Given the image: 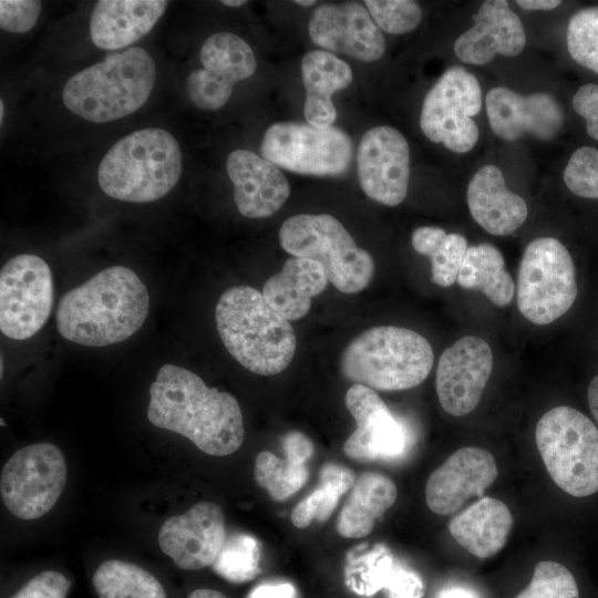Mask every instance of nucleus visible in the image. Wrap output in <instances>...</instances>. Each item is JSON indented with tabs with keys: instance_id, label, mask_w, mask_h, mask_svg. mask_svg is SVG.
<instances>
[{
	"instance_id": "obj_5",
	"label": "nucleus",
	"mask_w": 598,
	"mask_h": 598,
	"mask_svg": "<svg viewBox=\"0 0 598 598\" xmlns=\"http://www.w3.org/2000/svg\"><path fill=\"white\" fill-rule=\"evenodd\" d=\"M182 174V153L163 128L135 131L116 142L97 169L101 189L112 198L150 203L167 195Z\"/></svg>"
},
{
	"instance_id": "obj_15",
	"label": "nucleus",
	"mask_w": 598,
	"mask_h": 598,
	"mask_svg": "<svg viewBox=\"0 0 598 598\" xmlns=\"http://www.w3.org/2000/svg\"><path fill=\"white\" fill-rule=\"evenodd\" d=\"M358 177L371 199L386 206L401 204L410 178V148L406 138L391 126L368 130L359 144Z\"/></svg>"
},
{
	"instance_id": "obj_9",
	"label": "nucleus",
	"mask_w": 598,
	"mask_h": 598,
	"mask_svg": "<svg viewBox=\"0 0 598 598\" xmlns=\"http://www.w3.org/2000/svg\"><path fill=\"white\" fill-rule=\"evenodd\" d=\"M577 297L570 254L556 238L530 241L523 255L517 280V307L535 324H548L566 313Z\"/></svg>"
},
{
	"instance_id": "obj_30",
	"label": "nucleus",
	"mask_w": 598,
	"mask_h": 598,
	"mask_svg": "<svg viewBox=\"0 0 598 598\" xmlns=\"http://www.w3.org/2000/svg\"><path fill=\"white\" fill-rule=\"evenodd\" d=\"M457 283L464 289L482 291L497 307L507 306L515 292L502 252L485 243L468 247Z\"/></svg>"
},
{
	"instance_id": "obj_4",
	"label": "nucleus",
	"mask_w": 598,
	"mask_h": 598,
	"mask_svg": "<svg viewBox=\"0 0 598 598\" xmlns=\"http://www.w3.org/2000/svg\"><path fill=\"white\" fill-rule=\"evenodd\" d=\"M156 68L140 47L105 55L69 79L63 89L64 105L93 123H106L137 111L150 97Z\"/></svg>"
},
{
	"instance_id": "obj_3",
	"label": "nucleus",
	"mask_w": 598,
	"mask_h": 598,
	"mask_svg": "<svg viewBox=\"0 0 598 598\" xmlns=\"http://www.w3.org/2000/svg\"><path fill=\"white\" fill-rule=\"evenodd\" d=\"M215 320L225 348L245 369L275 375L290 364L297 348L295 330L257 289L236 286L225 290Z\"/></svg>"
},
{
	"instance_id": "obj_48",
	"label": "nucleus",
	"mask_w": 598,
	"mask_h": 598,
	"mask_svg": "<svg viewBox=\"0 0 598 598\" xmlns=\"http://www.w3.org/2000/svg\"><path fill=\"white\" fill-rule=\"evenodd\" d=\"M440 598H475V596L463 588H450L441 592Z\"/></svg>"
},
{
	"instance_id": "obj_49",
	"label": "nucleus",
	"mask_w": 598,
	"mask_h": 598,
	"mask_svg": "<svg viewBox=\"0 0 598 598\" xmlns=\"http://www.w3.org/2000/svg\"><path fill=\"white\" fill-rule=\"evenodd\" d=\"M223 4L227 6V7H240L243 4H246L247 1H244V0H224L221 1Z\"/></svg>"
},
{
	"instance_id": "obj_21",
	"label": "nucleus",
	"mask_w": 598,
	"mask_h": 598,
	"mask_svg": "<svg viewBox=\"0 0 598 598\" xmlns=\"http://www.w3.org/2000/svg\"><path fill=\"white\" fill-rule=\"evenodd\" d=\"M496 477L497 465L487 450L458 448L430 475L425 486L426 505L437 515H450L468 498L481 497Z\"/></svg>"
},
{
	"instance_id": "obj_8",
	"label": "nucleus",
	"mask_w": 598,
	"mask_h": 598,
	"mask_svg": "<svg viewBox=\"0 0 598 598\" xmlns=\"http://www.w3.org/2000/svg\"><path fill=\"white\" fill-rule=\"evenodd\" d=\"M538 452L555 484L575 497L598 492V429L570 406L546 412L535 430Z\"/></svg>"
},
{
	"instance_id": "obj_6",
	"label": "nucleus",
	"mask_w": 598,
	"mask_h": 598,
	"mask_svg": "<svg viewBox=\"0 0 598 598\" xmlns=\"http://www.w3.org/2000/svg\"><path fill=\"white\" fill-rule=\"evenodd\" d=\"M433 361L431 344L416 331L377 326L349 342L340 369L348 380L373 390L401 391L421 384Z\"/></svg>"
},
{
	"instance_id": "obj_2",
	"label": "nucleus",
	"mask_w": 598,
	"mask_h": 598,
	"mask_svg": "<svg viewBox=\"0 0 598 598\" xmlns=\"http://www.w3.org/2000/svg\"><path fill=\"white\" fill-rule=\"evenodd\" d=\"M148 306L147 289L137 275L112 266L62 296L56 329L64 339L85 347L118 343L140 330Z\"/></svg>"
},
{
	"instance_id": "obj_50",
	"label": "nucleus",
	"mask_w": 598,
	"mask_h": 598,
	"mask_svg": "<svg viewBox=\"0 0 598 598\" xmlns=\"http://www.w3.org/2000/svg\"><path fill=\"white\" fill-rule=\"evenodd\" d=\"M295 3H297L299 6L308 7V6L315 4L316 1L315 0H296Z\"/></svg>"
},
{
	"instance_id": "obj_24",
	"label": "nucleus",
	"mask_w": 598,
	"mask_h": 598,
	"mask_svg": "<svg viewBox=\"0 0 598 598\" xmlns=\"http://www.w3.org/2000/svg\"><path fill=\"white\" fill-rule=\"evenodd\" d=\"M466 197L473 219L492 235H511L527 218L526 202L507 188L501 169L494 165H485L474 174Z\"/></svg>"
},
{
	"instance_id": "obj_10",
	"label": "nucleus",
	"mask_w": 598,
	"mask_h": 598,
	"mask_svg": "<svg viewBox=\"0 0 598 598\" xmlns=\"http://www.w3.org/2000/svg\"><path fill=\"white\" fill-rule=\"evenodd\" d=\"M260 153L276 166L298 174L339 176L351 164L353 146L339 127L278 122L265 132Z\"/></svg>"
},
{
	"instance_id": "obj_51",
	"label": "nucleus",
	"mask_w": 598,
	"mask_h": 598,
	"mask_svg": "<svg viewBox=\"0 0 598 598\" xmlns=\"http://www.w3.org/2000/svg\"><path fill=\"white\" fill-rule=\"evenodd\" d=\"M3 114H4V107H3V101H0V122L3 121Z\"/></svg>"
},
{
	"instance_id": "obj_39",
	"label": "nucleus",
	"mask_w": 598,
	"mask_h": 598,
	"mask_svg": "<svg viewBox=\"0 0 598 598\" xmlns=\"http://www.w3.org/2000/svg\"><path fill=\"white\" fill-rule=\"evenodd\" d=\"M467 249L464 236L446 234L429 256L432 266L431 280L440 287H450L457 281Z\"/></svg>"
},
{
	"instance_id": "obj_23",
	"label": "nucleus",
	"mask_w": 598,
	"mask_h": 598,
	"mask_svg": "<svg viewBox=\"0 0 598 598\" xmlns=\"http://www.w3.org/2000/svg\"><path fill=\"white\" fill-rule=\"evenodd\" d=\"M473 19V27L454 42V52L462 62L483 65L496 54L515 56L524 50V27L507 1H484Z\"/></svg>"
},
{
	"instance_id": "obj_34",
	"label": "nucleus",
	"mask_w": 598,
	"mask_h": 598,
	"mask_svg": "<svg viewBox=\"0 0 598 598\" xmlns=\"http://www.w3.org/2000/svg\"><path fill=\"white\" fill-rule=\"evenodd\" d=\"M260 550L256 538L236 534L226 539L213 569L228 581L240 584L259 573Z\"/></svg>"
},
{
	"instance_id": "obj_29",
	"label": "nucleus",
	"mask_w": 598,
	"mask_h": 598,
	"mask_svg": "<svg viewBox=\"0 0 598 598\" xmlns=\"http://www.w3.org/2000/svg\"><path fill=\"white\" fill-rule=\"evenodd\" d=\"M396 496V486L390 477L375 472L361 474L338 517V533L347 538L369 535L375 520L394 504Z\"/></svg>"
},
{
	"instance_id": "obj_47",
	"label": "nucleus",
	"mask_w": 598,
	"mask_h": 598,
	"mask_svg": "<svg viewBox=\"0 0 598 598\" xmlns=\"http://www.w3.org/2000/svg\"><path fill=\"white\" fill-rule=\"evenodd\" d=\"M187 598H227L223 592L213 589H196Z\"/></svg>"
},
{
	"instance_id": "obj_19",
	"label": "nucleus",
	"mask_w": 598,
	"mask_h": 598,
	"mask_svg": "<svg viewBox=\"0 0 598 598\" xmlns=\"http://www.w3.org/2000/svg\"><path fill=\"white\" fill-rule=\"evenodd\" d=\"M308 32L316 45L361 62L377 61L385 51L380 28L369 11L354 1L319 6L309 20Z\"/></svg>"
},
{
	"instance_id": "obj_43",
	"label": "nucleus",
	"mask_w": 598,
	"mask_h": 598,
	"mask_svg": "<svg viewBox=\"0 0 598 598\" xmlns=\"http://www.w3.org/2000/svg\"><path fill=\"white\" fill-rule=\"evenodd\" d=\"M446 233L440 227L422 226L412 234V246L421 255L430 256Z\"/></svg>"
},
{
	"instance_id": "obj_32",
	"label": "nucleus",
	"mask_w": 598,
	"mask_h": 598,
	"mask_svg": "<svg viewBox=\"0 0 598 598\" xmlns=\"http://www.w3.org/2000/svg\"><path fill=\"white\" fill-rule=\"evenodd\" d=\"M355 476L348 467L326 464L320 471L318 487L305 497L291 512L290 519L297 528H306L313 520L326 522L338 505L340 497L353 486Z\"/></svg>"
},
{
	"instance_id": "obj_26",
	"label": "nucleus",
	"mask_w": 598,
	"mask_h": 598,
	"mask_svg": "<svg viewBox=\"0 0 598 598\" xmlns=\"http://www.w3.org/2000/svg\"><path fill=\"white\" fill-rule=\"evenodd\" d=\"M301 75L306 90L305 117L315 127H329L337 117L331 96L351 84L350 65L324 50L308 52L301 60Z\"/></svg>"
},
{
	"instance_id": "obj_41",
	"label": "nucleus",
	"mask_w": 598,
	"mask_h": 598,
	"mask_svg": "<svg viewBox=\"0 0 598 598\" xmlns=\"http://www.w3.org/2000/svg\"><path fill=\"white\" fill-rule=\"evenodd\" d=\"M71 581L61 573L43 571L30 579L10 598H66Z\"/></svg>"
},
{
	"instance_id": "obj_33",
	"label": "nucleus",
	"mask_w": 598,
	"mask_h": 598,
	"mask_svg": "<svg viewBox=\"0 0 598 598\" xmlns=\"http://www.w3.org/2000/svg\"><path fill=\"white\" fill-rule=\"evenodd\" d=\"M286 458L262 451L255 460V480L275 501H285L298 492L308 480V460L289 452Z\"/></svg>"
},
{
	"instance_id": "obj_45",
	"label": "nucleus",
	"mask_w": 598,
	"mask_h": 598,
	"mask_svg": "<svg viewBox=\"0 0 598 598\" xmlns=\"http://www.w3.org/2000/svg\"><path fill=\"white\" fill-rule=\"evenodd\" d=\"M516 3L525 10H550L561 2L557 0H518Z\"/></svg>"
},
{
	"instance_id": "obj_31",
	"label": "nucleus",
	"mask_w": 598,
	"mask_h": 598,
	"mask_svg": "<svg viewBox=\"0 0 598 598\" xmlns=\"http://www.w3.org/2000/svg\"><path fill=\"white\" fill-rule=\"evenodd\" d=\"M92 581L99 598H166L163 586L152 574L118 559L102 563Z\"/></svg>"
},
{
	"instance_id": "obj_12",
	"label": "nucleus",
	"mask_w": 598,
	"mask_h": 598,
	"mask_svg": "<svg viewBox=\"0 0 598 598\" xmlns=\"http://www.w3.org/2000/svg\"><path fill=\"white\" fill-rule=\"evenodd\" d=\"M481 109L477 79L462 66H452L425 95L420 126L430 141L454 153H467L478 141V127L472 117Z\"/></svg>"
},
{
	"instance_id": "obj_35",
	"label": "nucleus",
	"mask_w": 598,
	"mask_h": 598,
	"mask_svg": "<svg viewBox=\"0 0 598 598\" xmlns=\"http://www.w3.org/2000/svg\"><path fill=\"white\" fill-rule=\"evenodd\" d=\"M566 41L573 60L598 73V7L584 8L573 14Z\"/></svg>"
},
{
	"instance_id": "obj_28",
	"label": "nucleus",
	"mask_w": 598,
	"mask_h": 598,
	"mask_svg": "<svg viewBox=\"0 0 598 598\" xmlns=\"http://www.w3.org/2000/svg\"><path fill=\"white\" fill-rule=\"evenodd\" d=\"M328 281L320 264L291 257L265 282L262 296L287 320H298L307 316L311 298L322 292Z\"/></svg>"
},
{
	"instance_id": "obj_1",
	"label": "nucleus",
	"mask_w": 598,
	"mask_h": 598,
	"mask_svg": "<svg viewBox=\"0 0 598 598\" xmlns=\"http://www.w3.org/2000/svg\"><path fill=\"white\" fill-rule=\"evenodd\" d=\"M146 414L153 425L187 437L209 455L227 456L244 442L243 413L235 396L207 386L178 365L158 370Z\"/></svg>"
},
{
	"instance_id": "obj_11",
	"label": "nucleus",
	"mask_w": 598,
	"mask_h": 598,
	"mask_svg": "<svg viewBox=\"0 0 598 598\" xmlns=\"http://www.w3.org/2000/svg\"><path fill=\"white\" fill-rule=\"evenodd\" d=\"M66 482L65 460L51 443H35L14 452L0 478L4 506L18 518L43 516L58 502Z\"/></svg>"
},
{
	"instance_id": "obj_37",
	"label": "nucleus",
	"mask_w": 598,
	"mask_h": 598,
	"mask_svg": "<svg viewBox=\"0 0 598 598\" xmlns=\"http://www.w3.org/2000/svg\"><path fill=\"white\" fill-rule=\"evenodd\" d=\"M364 4L375 24L391 34L409 33L422 19V10L415 1L365 0Z\"/></svg>"
},
{
	"instance_id": "obj_42",
	"label": "nucleus",
	"mask_w": 598,
	"mask_h": 598,
	"mask_svg": "<svg viewBox=\"0 0 598 598\" xmlns=\"http://www.w3.org/2000/svg\"><path fill=\"white\" fill-rule=\"evenodd\" d=\"M573 107L586 121V130L590 137L598 141V85L584 84L573 97Z\"/></svg>"
},
{
	"instance_id": "obj_40",
	"label": "nucleus",
	"mask_w": 598,
	"mask_h": 598,
	"mask_svg": "<svg viewBox=\"0 0 598 598\" xmlns=\"http://www.w3.org/2000/svg\"><path fill=\"white\" fill-rule=\"evenodd\" d=\"M41 11V2L34 0H1L0 27L2 30L22 33L31 30Z\"/></svg>"
},
{
	"instance_id": "obj_20",
	"label": "nucleus",
	"mask_w": 598,
	"mask_h": 598,
	"mask_svg": "<svg viewBox=\"0 0 598 598\" xmlns=\"http://www.w3.org/2000/svg\"><path fill=\"white\" fill-rule=\"evenodd\" d=\"M485 106L492 131L507 142L527 134L543 141L551 140L565 121L558 101L545 92L522 95L496 86L486 94Z\"/></svg>"
},
{
	"instance_id": "obj_22",
	"label": "nucleus",
	"mask_w": 598,
	"mask_h": 598,
	"mask_svg": "<svg viewBox=\"0 0 598 598\" xmlns=\"http://www.w3.org/2000/svg\"><path fill=\"white\" fill-rule=\"evenodd\" d=\"M226 169L234 185L235 204L247 218L274 215L290 195L289 183L278 166L248 150L231 152Z\"/></svg>"
},
{
	"instance_id": "obj_27",
	"label": "nucleus",
	"mask_w": 598,
	"mask_h": 598,
	"mask_svg": "<svg viewBox=\"0 0 598 598\" xmlns=\"http://www.w3.org/2000/svg\"><path fill=\"white\" fill-rule=\"evenodd\" d=\"M513 526L507 505L493 497H482L451 519L450 534L472 555L485 559L506 544Z\"/></svg>"
},
{
	"instance_id": "obj_46",
	"label": "nucleus",
	"mask_w": 598,
	"mask_h": 598,
	"mask_svg": "<svg viewBox=\"0 0 598 598\" xmlns=\"http://www.w3.org/2000/svg\"><path fill=\"white\" fill-rule=\"evenodd\" d=\"M587 398L590 412L594 415L595 420L598 422V375L592 378V380L590 381L588 385Z\"/></svg>"
},
{
	"instance_id": "obj_44",
	"label": "nucleus",
	"mask_w": 598,
	"mask_h": 598,
	"mask_svg": "<svg viewBox=\"0 0 598 598\" xmlns=\"http://www.w3.org/2000/svg\"><path fill=\"white\" fill-rule=\"evenodd\" d=\"M246 598H298L290 582H265L256 586Z\"/></svg>"
},
{
	"instance_id": "obj_13",
	"label": "nucleus",
	"mask_w": 598,
	"mask_h": 598,
	"mask_svg": "<svg viewBox=\"0 0 598 598\" xmlns=\"http://www.w3.org/2000/svg\"><path fill=\"white\" fill-rule=\"evenodd\" d=\"M53 305V279L39 256L20 254L0 271V330L13 340H25L45 324Z\"/></svg>"
},
{
	"instance_id": "obj_36",
	"label": "nucleus",
	"mask_w": 598,
	"mask_h": 598,
	"mask_svg": "<svg viewBox=\"0 0 598 598\" xmlns=\"http://www.w3.org/2000/svg\"><path fill=\"white\" fill-rule=\"evenodd\" d=\"M515 598H579V590L567 567L544 560L536 565L529 585Z\"/></svg>"
},
{
	"instance_id": "obj_25",
	"label": "nucleus",
	"mask_w": 598,
	"mask_h": 598,
	"mask_svg": "<svg viewBox=\"0 0 598 598\" xmlns=\"http://www.w3.org/2000/svg\"><path fill=\"white\" fill-rule=\"evenodd\" d=\"M163 0H101L93 8L90 35L105 50L128 47L147 34L164 13Z\"/></svg>"
},
{
	"instance_id": "obj_14",
	"label": "nucleus",
	"mask_w": 598,
	"mask_h": 598,
	"mask_svg": "<svg viewBox=\"0 0 598 598\" xmlns=\"http://www.w3.org/2000/svg\"><path fill=\"white\" fill-rule=\"evenodd\" d=\"M199 58L204 69L188 75L186 92L197 107L207 111L223 107L231 96L234 84L250 78L257 66L249 44L229 32L207 38Z\"/></svg>"
},
{
	"instance_id": "obj_38",
	"label": "nucleus",
	"mask_w": 598,
	"mask_h": 598,
	"mask_svg": "<svg viewBox=\"0 0 598 598\" xmlns=\"http://www.w3.org/2000/svg\"><path fill=\"white\" fill-rule=\"evenodd\" d=\"M564 182L573 194L598 199V150L590 146L576 150L565 167Z\"/></svg>"
},
{
	"instance_id": "obj_18",
	"label": "nucleus",
	"mask_w": 598,
	"mask_h": 598,
	"mask_svg": "<svg viewBox=\"0 0 598 598\" xmlns=\"http://www.w3.org/2000/svg\"><path fill=\"white\" fill-rule=\"evenodd\" d=\"M225 517L213 502H200L161 526L158 544L182 569L213 566L226 542Z\"/></svg>"
},
{
	"instance_id": "obj_17",
	"label": "nucleus",
	"mask_w": 598,
	"mask_h": 598,
	"mask_svg": "<svg viewBox=\"0 0 598 598\" xmlns=\"http://www.w3.org/2000/svg\"><path fill=\"white\" fill-rule=\"evenodd\" d=\"M344 400L357 423L343 445L347 456L375 461L396 458L404 453L408 444L405 427L373 389L354 383Z\"/></svg>"
},
{
	"instance_id": "obj_7",
	"label": "nucleus",
	"mask_w": 598,
	"mask_h": 598,
	"mask_svg": "<svg viewBox=\"0 0 598 598\" xmlns=\"http://www.w3.org/2000/svg\"><path fill=\"white\" fill-rule=\"evenodd\" d=\"M279 243L292 257L320 264L328 280L343 293L364 289L374 272L371 255L360 248L344 226L328 214H299L286 219Z\"/></svg>"
},
{
	"instance_id": "obj_16",
	"label": "nucleus",
	"mask_w": 598,
	"mask_h": 598,
	"mask_svg": "<svg viewBox=\"0 0 598 598\" xmlns=\"http://www.w3.org/2000/svg\"><path fill=\"white\" fill-rule=\"evenodd\" d=\"M493 369L488 343L465 336L447 348L436 369V393L445 412L453 416L471 413L480 403Z\"/></svg>"
}]
</instances>
